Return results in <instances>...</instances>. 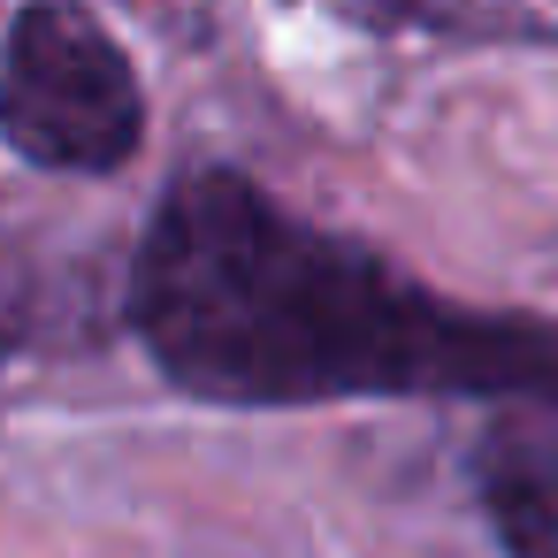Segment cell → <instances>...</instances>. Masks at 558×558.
Segmentation results:
<instances>
[{"instance_id": "1", "label": "cell", "mask_w": 558, "mask_h": 558, "mask_svg": "<svg viewBox=\"0 0 558 558\" xmlns=\"http://www.w3.org/2000/svg\"><path fill=\"white\" fill-rule=\"evenodd\" d=\"M131 329L207 405L329 398H550L558 322L474 314L383 253L291 215L238 169L161 192L131 260Z\"/></svg>"}, {"instance_id": "4", "label": "cell", "mask_w": 558, "mask_h": 558, "mask_svg": "<svg viewBox=\"0 0 558 558\" xmlns=\"http://www.w3.org/2000/svg\"><path fill=\"white\" fill-rule=\"evenodd\" d=\"M367 32H421V39H474V47H558V9H367Z\"/></svg>"}, {"instance_id": "2", "label": "cell", "mask_w": 558, "mask_h": 558, "mask_svg": "<svg viewBox=\"0 0 558 558\" xmlns=\"http://www.w3.org/2000/svg\"><path fill=\"white\" fill-rule=\"evenodd\" d=\"M0 138L32 169L108 177L146 146V85L85 9H24L0 47Z\"/></svg>"}, {"instance_id": "5", "label": "cell", "mask_w": 558, "mask_h": 558, "mask_svg": "<svg viewBox=\"0 0 558 558\" xmlns=\"http://www.w3.org/2000/svg\"><path fill=\"white\" fill-rule=\"evenodd\" d=\"M16 337H24V314H16V299H9V291H0V360L16 352Z\"/></svg>"}, {"instance_id": "3", "label": "cell", "mask_w": 558, "mask_h": 558, "mask_svg": "<svg viewBox=\"0 0 558 558\" xmlns=\"http://www.w3.org/2000/svg\"><path fill=\"white\" fill-rule=\"evenodd\" d=\"M474 497L505 558H558V405L512 398L474 436Z\"/></svg>"}]
</instances>
